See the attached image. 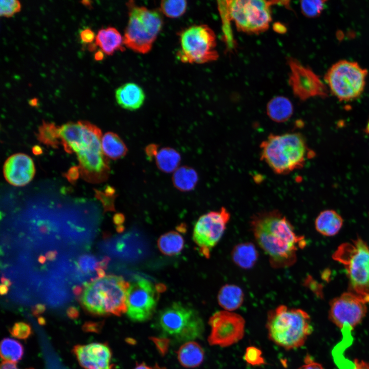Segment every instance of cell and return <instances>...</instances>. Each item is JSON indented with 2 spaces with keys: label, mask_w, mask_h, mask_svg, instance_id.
Masks as SVG:
<instances>
[{
  "label": "cell",
  "mask_w": 369,
  "mask_h": 369,
  "mask_svg": "<svg viewBox=\"0 0 369 369\" xmlns=\"http://www.w3.org/2000/svg\"><path fill=\"white\" fill-rule=\"evenodd\" d=\"M156 324L163 334L181 342L198 338L204 331L203 321L197 312L180 302L161 310Z\"/></svg>",
  "instance_id": "8"
},
{
  "label": "cell",
  "mask_w": 369,
  "mask_h": 369,
  "mask_svg": "<svg viewBox=\"0 0 369 369\" xmlns=\"http://www.w3.org/2000/svg\"><path fill=\"white\" fill-rule=\"evenodd\" d=\"M154 367H155V369H166L163 367L159 366L158 364H155L154 365Z\"/></svg>",
  "instance_id": "60"
},
{
  "label": "cell",
  "mask_w": 369,
  "mask_h": 369,
  "mask_svg": "<svg viewBox=\"0 0 369 369\" xmlns=\"http://www.w3.org/2000/svg\"><path fill=\"white\" fill-rule=\"evenodd\" d=\"M367 74L357 63L341 60L327 70L324 79L332 93L341 101H350L362 93Z\"/></svg>",
  "instance_id": "11"
},
{
  "label": "cell",
  "mask_w": 369,
  "mask_h": 369,
  "mask_svg": "<svg viewBox=\"0 0 369 369\" xmlns=\"http://www.w3.org/2000/svg\"><path fill=\"white\" fill-rule=\"evenodd\" d=\"M67 314L71 318H76L78 315V311L74 306H70L67 310Z\"/></svg>",
  "instance_id": "46"
},
{
  "label": "cell",
  "mask_w": 369,
  "mask_h": 369,
  "mask_svg": "<svg viewBox=\"0 0 369 369\" xmlns=\"http://www.w3.org/2000/svg\"><path fill=\"white\" fill-rule=\"evenodd\" d=\"M184 242L179 233L171 231L160 236L158 240V247L163 254L173 256L180 253L184 247Z\"/></svg>",
  "instance_id": "29"
},
{
  "label": "cell",
  "mask_w": 369,
  "mask_h": 369,
  "mask_svg": "<svg viewBox=\"0 0 369 369\" xmlns=\"http://www.w3.org/2000/svg\"><path fill=\"white\" fill-rule=\"evenodd\" d=\"M333 258L344 265L350 291L369 302V248L360 238L341 244Z\"/></svg>",
  "instance_id": "7"
},
{
  "label": "cell",
  "mask_w": 369,
  "mask_h": 369,
  "mask_svg": "<svg viewBox=\"0 0 369 369\" xmlns=\"http://www.w3.org/2000/svg\"><path fill=\"white\" fill-rule=\"evenodd\" d=\"M244 358L247 363L252 365H259L265 363L261 351L254 346H250L246 349Z\"/></svg>",
  "instance_id": "36"
},
{
  "label": "cell",
  "mask_w": 369,
  "mask_h": 369,
  "mask_svg": "<svg viewBox=\"0 0 369 369\" xmlns=\"http://www.w3.org/2000/svg\"><path fill=\"white\" fill-rule=\"evenodd\" d=\"M122 220V216L121 214H116L114 217V221L116 224L120 223Z\"/></svg>",
  "instance_id": "56"
},
{
  "label": "cell",
  "mask_w": 369,
  "mask_h": 369,
  "mask_svg": "<svg viewBox=\"0 0 369 369\" xmlns=\"http://www.w3.org/2000/svg\"><path fill=\"white\" fill-rule=\"evenodd\" d=\"M232 260L238 266L249 269L254 266L258 258V253L251 242H243L235 245L231 253Z\"/></svg>",
  "instance_id": "25"
},
{
  "label": "cell",
  "mask_w": 369,
  "mask_h": 369,
  "mask_svg": "<svg viewBox=\"0 0 369 369\" xmlns=\"http://www.w3.org/2000/svg\"><path fill=\"white\" fill-rule=\"evenodd\" d=\"M115 98L118 104L122 108L135 110L142 105L145 99V94L137 84L128 83L116 90Z\"/></svg>",
  "instance_id": "19"
},
{
  "label": "cell",
  "mask_w": 369,
  "mask_h": 369,
  "mask_svg": "<svg viewBox=\"0 0 369 369\" xmlns=\"http://www.w3.org/2000/svg\"><path fill=\"white\" fill-rule=\"evenodd\" d=\"M230 217V212L224 207L199 217L194 228L193 239L201 255L210 257L212 250L223 235Z\"/></svg>",
  "instance_id": "12"
},
{
  "label": "cell",
  "mask_w": 369,
  "mask_h": 369,
  "mask_svg": "<svg viewBox=\"0 0 369 369\" xmlns=\"http://www.w3.org/2000/svg\"><path fill=\"white\" fill-rule=\"evenodd\" d=\"M114 190L111 188L106 189V194L97 193V197L100 200L104 206L105 211H114V196L111 197L114 194Z\"/></svg>",
  "instance_id": "38"
},
{
  "label": "cell",
  "mask_w": 369,
  "mask_h": 369,
  "mask_svg": "<svg viewBox=\"0 0 369 369\" xmlns=\"http://www.w3.org/2000/svg\"><path fill=\"white\" fill-rule=\"evenodd\" d=\"M266 326L269 339L286 350L302 346L313 331L306 312L284 305L268 312Z\"/></svg>",
  "instance_id": "5"
},
{
  "label": "cell",
  "mask_w": 369,
  "mask_h": 369,
  "mask_svg": "<svg viewBox=\"0 0 369 369\" xmlns=\"http://www.w3.org/2000/svg\"><path fill=\"white\" fill-rule=\"evenodd\" d=\"M325 1H302L300 8L303 14L310 17H316L322 11Z\"/></svg>",
  "instance_id": "33"
},
{
  "label": "cell",
  "mask_w": 369,
  "mask_h": 369,
  "mask_svg": "<svg viewBox=\"0 0 369 369\" xmlns=\"http://www.w3.org/2000/svg\"><path fill=\"white\" fill-rule=\"evenodd\" d=\"M21 4L17 0L1 1L0 14L1 16L10 17L20 11Z\"/></svg>",
  "instance_id": "35"
},
{
  "label": "cell",
  "mask_w": 369,
  "mask_h": 369,
  "mask_svg": "<svg viewBox=\"0 0 369 369\" xmlns=\"http://www.w3.org/2000/svg\"><path fill=\"white\" fill-rule=\"evenodd\" d=\"M1 282L2 284H5L8 287L10 286L12 283L9 279L6 278L4 276L1 277Z\"/></svg>",
  "instance_id": "55"
},
{
  "label": "cell",
  "mask_w": 369,
  "mask_h": 369,
  "mask_svg": "<svg viewBox=\"0 0 369 369\" xmlns=\"http://www.w3.org/2000/svg\"><path fill=\"white\" fill-rule=\"evenodd\" d=\"M104 58V52L101 50L97 51L94 55V58L96 60H101Z\"/></svg>",
  "instance_id": "52"
},
{
  "label": "cell",
  "mask_w": 369,
  "mask_h": 369,
  "mask_svg": "<svg viewBox=\"0 0 369 369\" xmlns=\"http://www.w3.org/2000/svg\"><path fill=\"white\" fill-rule=\"evenodd\" d=\"M33 152L35 154H39L42 152V150L39 146H35L33 148Z\"/></svg>",
  "instance_id": "58"
},
{
  "label": "cell",
  "mask_w": 369,
  "mask_h": 369,
  "mask_svg": "<svg viewBox=\"0 0 369 369\" xmlns=\"http://www.w3.org/2000/svg\"><path fill=\"white\" fill-rule=\"evenodd\" d=\"M66 152H74L83 178L91 182H100L108 178L110 168L101 148V132L86 121L68 122L60 130Z\"/></svg>",
  "instance_id": "2"
},
{
  "label": "cell",
  "mask_w": 369,
  "mask_h": 369,
  "mask_svg": "<svg viewBox=\"0 0 369 369\" xmlns=\"http://www.w3.org/2000/svg\"><path fill=\"white\" fill-rule=\"evenodd\" d=\"M95 44L101 50L108 55H112L116 51H123L125 48L123 37L114 27H108L100 29L96 35Z\"/></svg>",
  "instance_id": "20"
},
{
  "label": "cell",
  "mask_w": 369,
  "mask_h": 369,
  "mask_svg": "<svg viewBox=\"0 0 369 369\" xmlns=\"http://www.w3.org/2000/svg\"><path fill=\"white\" fill-rule=\"evenodd\" d=\"M209 324L211 329L208 337L210 345L228 347L244 336L245 320L236 313L225 310L216 312L210 317Z\"/></svg>",
  "instance_id": "14"
},
{
  "label": "cell",
  "mask_w": 369,
  "mask_h": 369,
  "mask_svg": "<svg viewBox=\"0 0 369 369\" xmlns=\"http://www.w3.org/2000/svg\"><path fill=\"white\" fill-rule=\"evenodd\" d=\"M45 310V306L44 305L42 304H37L35 306V307L33 308L32 312L34 315H36L38 314L44 312Z\"/></svg>",
  "instance_id": "48"
},
{
  "label": "cell",
  "mask_w": 369,
  "mask_h": 369,
  "mask_svg": "<svg viewBox=\"0 0 369 369\" xmlns=\"http://www.w3.org/2000/svg\"><path fill=\"white\" fill-rule=\"evenodd\" d=\"M250 225L255 239L275 268L290 266L299 249L306 244L288 218L277 210L264 211L252 217Z\"/></svg>",
  "instance_id": "1"
},
{
  "label": "cell",
  "mask_w": 369,
  "mask_h": 369,
  "mask_svg": "<svg viewBox=\"0 0 369 369\" xmlns=\"http://www.w3.org/2000/svg\"><path fill=\"white\" fill-rule=\"evenodd\" d=\"M187 8L186 1H162L160 3V11L167 17L174 18L182 16L186 12Z\"/></svg>",
  "instance_id": "32"
},
{
  "label": "cell",
  "mask_w": 369,
  "mask_h": 369,
  "mask_svg": "<svg viewBox=\"0 0 369 369\" xmlns=\"http://www.w3.org/2000/svg\"><path fill=\"white\" fill-rule=\"evenodd\" d=\"M1 369H18L15 363L4 361L1 365ZM28 369H33L30 368Z\"/></svg>",
  "instance_id": "45"
},
{
  "label": "cell",
  "mask_w": 369,
  "mask_h": 369,
  "mask_svg": "<svg viewBox=\"0 0 369 369\" xmlns=\"http://www.w3.org/2000/svg\"><path fill=\"white\" fill-rule=\"evenodd\" d=\"M242 289L235 284H227L222 286L217 295L219 305L224 310L233 312L242 305L244 300Z\"/></svg>",
  "instance_id": "23"
},
{
  "label": "cell",
  "mask_w": 369,
  "mask_h": 369,
  "mask_svg": "<svg viewBox=\"0 0 369 369\" xmlns=\"http://www.w3.org/2000/svg\"><path fill=\"white\" fill-rule=\"evenodd\" d=\"M57 255L56 251H49L46 253L45 257L48 260L53 261L56 258Z\"/></svg>",
  "instance_id": "49"
},
{
  "label": "cell",
  "mask_w": 369,
  "mask_h": 369,
  "mask_svg": "<svg viewBox=\"0 0 369 369\" xmlns=\"http://www.w3.org/2000/svg\"><path fill=\"white\" fill-rule=\"evenodd\" d=\"M37 138L45 145L57 148L60 140L61 141L60 128L54 124L44 122L39 128Z\"/></svg>",
  "instance_id": "31"
},
{
  "label": "cell",
  "mask_w": 369,
  "mask_h": 369,
  "mask_svg": "<svg viewBox=\"0 0 369 369\" xmlns=\"http://www.w3.org/2000/svg\"><path fill=\"white\" fill-rule=\"evenodd\" d=\"M24 352V347L18 341L10 338L2 340L1 356L4 361L15 363L22 358Z\"/></svg>",
  "instance_id": "30"
},
{
  "label": "cell",
  "mask_w": 369,
  "mask_h": 369,
  "mask_svg": "<svg viewBox=\"0 0 369 369\" xmlns=\"http://www.w3.org/2000/svg\"><path fill=\"white\" fill-rule=\"evenodd\" d=\"M229 17L237 29L258 34L266 30L272 20L271 6L281 2L261 0L222 1Z\"/></svg>",
  "instance_id": "9"
},
{
  "label": "cell",
  "mask_w": 369,
  "mask_h": 369,
  "mask_svg": "<svg viewBox=\"0 0 369 369\" xmlns=\"http://www.w3.org/2000/svg\"><path fill=\"white\" fill-rule=\"evenodd\" d=\"M304 365L300 369H323L320 364L315 362L308 354L304 357Z\"/></svg>",
  "instance_id": "40"
},
{
  "label": "cell",
  "mask_w": 369,
  "mask_h": 369,
  "mask_svg": "<svg viewBox=\"0 0 369 369\" xmlns=\"http://www.w3.org/2000/svg\"><path fill=\"white\" fill-rule=\"evenodd\" d=\"M96 36L90 29H85L80 32V38L82 42L86 44L92 43L95 39Z\"/></svg>",
  "instance_id": "39"
},
{
  "label": "cell",
  "mask_w": 369,
  "mask_h": 369,
  "mask_svg": "<svg viewBox=\"0 0 369 369\" xmlns=\"http://www.w3.org/2000/svg\"><path fill=\"white\" fill-rule=\"evenodd\" d=\"M303 136L298 132L270 134L260 145V158L276 174L302 168L309 156Z\"/></svg>",
  "instance_id": "3"
},
{
  "label": "cell",
  "mask_w": 369,
  "mask_h": 369,
  "mask_svg": "<svg viewBox=\"0 0 369 369\" xmlns=\"http://www.w3.org/2000/svg\"><path fill=\"white\" fill-rule=\"evenodd\" d=\"M180 364L186 368L199 366L204 360V352L200 345L195 341H187L182 345L177 353Z\"/></svg>",
  "instance_id": "22"
},
{
  "label": "cell",
  "mask_w": 369,
  "mask_h": 369,
  "mask_svg": "<svg viewBox=\"0 0 369 369\" xmlns=\"http://www.w3.org/2000/svg\"><path fill=\"white\" fill-rule=\"evenodd\" d=\"M101 148L104 155L117 160L124 157L128 149L121 138L112 132L106 133L101 138Z\"/></svg>",
  "instance_id": "26"
},
{
  "label": "cell",
  "mask_w": 369,
  "mask_h": 369,
  "mask_svg": "<svg viewBox=\"0 0 369 369\" xmlns=\"http://www.w3.org/2000/svg\"><path fill=\"white\" fill-rule=\"evenodd\" d=\"M198 180L197 172L192 168L182 166L178 168L173 173L172 182L174 186L182 192L193 190Z\"/></svg>",
  "instance_id": "27"
},
{
  "label": "cell",
  "mask_w": 369,
  "mask_h": 369,
  "mask_svg": "<svg viewBox=\"0 0 369 369\" xmlns=\"http://www.w3.org/2000/svg\"><path fill=\"white\" fill-rule=\"evenodd\" d=\"M37 103V99L36 98H33L29 100V104L31 106H35L36 105Z\"/></svg>",
  "instance_id": "59"
},
{
  "label": "cell",
  "mask_w": 369,
  "mask_h": 369,
  "mask_svg": "<svg viewBox=\"0 0 369 369\" xmlns=\"http://www.w3.org/2000/svg\"><path fill=\"white\" fill-rule=\"evenodd\" d=\"M366 303L351 292L344 293L331 301L329 318L344 332L351 330L365 316Z\"/></svg>",
  "instance_id": "15"
},
{
  "label": "cell",
  "mask_w": 369,
  "mask_h": 369,
  "mask_svg": "<svg viewBox=\"0 0 369 369\" xmlns=\"http://www.w3.org/2000/svg\"><path fill=\"white\" fill-rule=\"evenodd\" d=\"M129 284L121 276L107 275L84 284L79 297L82 306L92 314L120 316L127 311Z\"/></svg>",
  "instance_id": "4"
},
{
  "label": "cell",
  "mask_w": 369,
  "mask_h": 369,
  "mask_svg": "<svg viewBox=\"0 0 369 369\" xmlns=\"http://www.w3.org/2000/svg\"><path fill=\"white\" fill-rule=\"evenodd\" d=\"M110 260V258L108 256L104 257L101 260L98 261L97 268L106 269Z\"/></svg>",
  "instance_id": "47"
},
{
  "label": "cell",
  "mask_w": 369,
  "mask_h": 369,
  "mask_svg": "<svg viewBox=\"0 0 369 369\" xmlns=\"http://www.w3.org/2000/svg\"><path fill=\"white\" fill-rule=\"evenodd\" d=\"M79 169L77 167H74L70 169L66 174V177L70 181L75 180L78 175Z\"/></svg>",
  "instance_id": "43"
},
{
  "label": "cell",
  "mask_w": 369,
  "mask_h": 369,
  "mask_svg": "<svg viewBox=\"0 0 369 369\" xmlns=\"http://www.w3.org/2000/svg\"><path fill=\"white\" fill-rule=\"evenodd\" d=\"M8 292V286L5 285L4 284H1L0 286V293L1 295H4L6 294Z\"/></svg>",
  "instance_id": "54"
},
{
  "label": "cell",
  "mask_w": 369,
  "mask_h": 369,
  "mask_svg": "<svg viewBox=\"0 0 369 369\" xmlns=\"http://www.w3.org/2000/svg\"><path fill=\"white\" fill-rule=\"evenodd\" d=\"M84 288L79 285H75L72 288V291L74 295L77 297H79L81 295L83 292Z\"/></svg>",
  "instance_id": "50"
},
{
  "label": "cell",
  "mask_w": 369,
  "mask_h": 369,
  "mask_svg": "<svg viewBox=\"0 0 369 369\" xmlns=\"http://www.w3.org/2000/svg\"><path fill=\"white\" fill-rule=\"evenodd\" d=\"M354 369H369V363L356 359L354 360Z\"/></svg>",
  "instance_id": "44"
},
{
  "label": "cell",
  "mask_w": 369,
  "mask_h": 369,
  "mask_svg": "<svg viewBox=\"0 0 369 369\" xmlns=\"http://www.w3.org/2000/svg\"><path fill=\"white\" fill-rule=\"evenodd\" d=\"M343 224L341 216L332 210L322 211L315 220L316 230L321 234L331 236L336 234Z\"/></svg>",
  "instance_id": "24"
},
{
  "label": "cell",
  "mask_w": 369,
  "mask_h": 369,
  "mask_svg": "<svg viewBox=\"0 0 369 369\" xmlns=\"http://www.w3.org/2000/svg\"><path fill=\"white\" fill-rule=\"evenodd\" d=\"M3 172L6 180L11 184L22 187L33 179L35 169L32 158L24 153L10 156L5 161Z\"/></svg>",
  "instance_id": "18"
},
{
  "label": "cell",
  "mask_w": 369,
  "mask_h": 369,
  "mask_svg": "<svg viewBox=\"0 0 369 369\" xmlns=\"http://www.w3.org/2000/svg\"><path fill=\"white\" fill-rule=\"evenodd\" d=\"M158 151V147L156 145H149L146 149V153L149 158L154 157Z\"/></svg>",
  "instance_id": "42"
},
{
  "label": "cell",
  "mask_w": 369,
  "mask_h": 369,
  "mask_svg": "<svg viewBox=\"0 0 369 369\" xmlns=\"http://www.w3.org/2000/svg\"><path fill=\"white\" fill-rule=\"evenodd\" d=\"M153 340L157 346L159 352L162 355H164L168 350L169 339L165 338H154Z\"/></svg>",
  "instance_id": "41"
},
{
  "label": "cell",
  "mask_w": 369,
  "mask_h": 369,
  "mask_svg": "<svg viewBox=\"0 0 369 369\" xmlns=\"http://www.w3.org/2000/svg\"><path fill=\"white\" fill-rule=\"evenodd\" d=\"M266 113L273 121L281 123L288 121L293 114L291 101L283 96H276L270 100L266 107Z\"/></svg>",
  "instance_id": "21"
},
{
  "label": "cell",
  "mask_w": 369,
  "mask_h": 369,
  "mask_svg": "<svg viewBox=\"0 0 369 369\" xmlns=\"http://www.w3.org/2000/svg\"><path fill=\"white\" fill-rule=\"evenodd\" d=\"M9 331L12 336L21 339L28 338L32 333L30 325L24 322L15 323Z\"/></svg>",
  "instance_id": "37"
},
{
  "label": "cell",
  "mask_w": 369,
  "mask_h": 369,
  "mask_svg": "<svg viewBox=\"0 0 369 369\" xmlns=\"http://www.w3.org/2000/svg\"><path fill=\"white\" fill-rule=\"evenodd\" d=\"M98 278H102L105 276V272L104 269L101 268H97L95 269Z\"/></svg>",
  "instance_id": "53"
},
{
  "label": "cell",
  "mask_w": 369,
  "mask_h": 369,
  "mask_svg": "<svg viewBox=\"0 0 369 369\" xmlns=\"http://www.w3.org/2000/svg\"><path fill=\"white\" fill-rule=\"evenodd\" d=\"M134 369H155L154 366L152 367L147 365L145 363L142 362L137 364Z\"/></svg>",
  "instance_id": "51"
},
{
  "label": "cell",
  "mask_w": 369,
  "mask_h": 369,
  "mask_svg": "<svg viewBox=\"0 0 369 369\" xmlns=\"http://www.w3.org/2000/svg\"><path fill=\"white\" fill-rule=\"evenodd\" d=\"M180 50L177 56L184 63L204 64L217 60L216 38L206 25L190 26L179 33Z\"/></svg>",
  "instance_id": "10"
},
{
  "label": "cell",
  "mask_w": 369,
  "mask_h": 369,
  "mask_svg": "<svg viewBox=\"0 0 369 369\" xmlns=\"http://www.w3.org/2000/svg\"><path fill=\"white\" fill-rule=\"evenodd\" d=\"M154 158L157 168L161 171L167 173L174 172L178 168L181 161L178 152L170 147L160 149Z\"/></svg>",
  "instance_id": "28"
},
{
  "label": "cell",
  "mask_w": 369,
  "mask_h": 369,
  "mask_svg": "<svg viewBox=\"0 0 369 369\" xmlns=\"http://www.w3.org/2000/svg\"><path fill=\"white\" fill-rule=\"evenodd\" d=\"M160 287L145 279L131 284L127 296V313L131 320L143 322L150 319L157 304Z\"/></svg>",
  "instance_id": "13"
},
{
  "label": "cell",
  "mask_w": 369,
  "mask_h": 369,
  "mask_svg": "<svg viewBox=\"0 0 369 369\" xmlns=\"http://www.w3.org/2000/svg\"><path fill=\"white\" fill-rule=\"evenodd\" d=\"M365 132L369 134V121L366 125V128H365Z\"/></svg>",
  "instance_id": "61"
},
{
  "label": "cell",
  "mask_w": 369,
  "mask_h": 369,
  "mask_svg": "<svg viewBox=\"0 0 369 369\" xmlns=\"http://www.w3.org/2000/svg\"><path fill=\"white\" fill-rule=\"evenodd\" d=\"M289 84L294 94L304 100L314 96L324 97L327 89L319 77L309 68L293 58L288 60Z\"/></svg>",
  "instance_id": "16"
},
{
  "label": "cell",
  "mask_w": 369,
  "mask_h": 369,
  "mask_svg": "<svg viewBox=\"0 0 369 369\" xmlns=\"http://www.w3.org/2000/svg\"><path fill=\"white\" fill-rule=\"evenodd\" d=\"M98 262L96 259L90 255L81 256L76 263L78 270L85 274L94 271L97 268Z\"/></svg>",
  "instance_id": "34"
},
{
  "label": "cell",
  "mask_w": 369,
  "mask_h": 369,
  "mask_svg": "<svg viewBox=\"0 0 369 369\" xmlns=\"http://www.w3.org/2000/svg\"><path fill=\"white\" fill-rule=\"evenodd\" d=\"M37 260L40 263L44 264L46 262V258L45 256L41 255L38 256Z\"/></svg>",
  "instance_id": "57"
},
{
  "label": "cell",
  "mask_w": 369,
  "mask_h": 369,
  "mask_svg": "<svg viewBox=\"0 0 369 369\" xmlns=\"http://www.w3.org/2000/svg\"><path fill=\"white\" fill-rule=\"evenodd\" d=\"M73 351L84 369H115L112 363L111 349L106 343L94 342L76 345Z\"/></svg>",
  "instance_id": "17"
},
{
  "label": "cell",
  "mask_w": 369,
  "mask_h": 369,
  "mask_svg": "<svg viewBox=\"0 0 369 369\" xmlns=\"http://www.w3.org/2000/svg\"><path fill=\"white\" fill-rule=\"evenodd\" d=\"M129 19L123 37L124 45L135 52L148 53L163 25L161 13L137 5L133 1L127 2Z\"/></svg>",
  "instance_id": "6"
}]
</instances>
